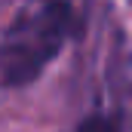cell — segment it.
Listing matches in <instances>:
<instances>
[{"mask_svg":"<svg viewBox=\"0 0 132 132\" xmlns=\"http://www.w3.org/2000/svg\"><path fill=\"white\" fill-rule=\"evenodd\" d=\"M77 31L80 19L71 0H25L0 34V86L25 89L37 83Z\"/></svg>","mask_w":132,"mask_h":132,"instance_id":"obj_1","label":"cell"},{"mask_svg":"<svg viewBox=\"0 0 132 132\" xmlns=\"http://www.w3.org/2000/svg\"><path fill=\"white\" fill-rule=\"evenodd\" d=\"M74 132H77V126H74Z\"/></svg>","mask_w":132,"mask_h":132,"instance_id":"obj_2","label":"cell"}]
</instances>
